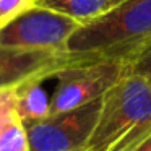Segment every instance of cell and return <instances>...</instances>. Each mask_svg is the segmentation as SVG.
<instances>
[{"label":"cell","mask_w":151,"mask_h":151,"mask_svg":"<svg viewBox=\"0 0 151 151\" xmlns=\"http://www.w3.org/2000/svg\"><path fill=\"white\" fill-rule=\"evenodd\" d=\"M17 88L0 89V115L17 112Z\"/></svg>","instance_id":"cell-12"},{"label":"cell","mask_w":151,"mask_h":151,"mask_svg":"<svg viewBox=\"0 0 151 151\" xmlns=\"http://www.w3.org/2000/svg\"><path fill=\"white\" fill-rule=\"evenodd\" d=\"M0 151H29L26 128L18 115L0 133Z\"/></svg>","instance_id":"cell-9"},{"label":"cell","mask_w":151,"mask_h":151,"mask_svg":"<svg viewBox=\"0 0 151 151\" xmlns=\"http://www.w3.org/2000/svg\"><path fill=\"white\" fill-rule=\"evenodd\" d=\"M124 151H151V133L148 137H145L141 141H138L137 145H133V146L127 148Z\"/></svg>","instance_id":"cell-13"},{"label":"cell","mask_w":151,"mask_h":151,"mask_svg":"<svg viewBox=\"0 0 151 151\" xmlns=\"http://www.w3.org/2000/svg\"><path fill=\"white\" fill-rule=\"evenodd\" d=\"M151 37V0H124L83 23L67 41V50L96 59H124Z\"/></svg>","instance_id":"cell-1"},{"label":"cell","mask_w":151,"mask_h":151,"mask_svg":"<svg viewBox=\"0 0 151 151\" xmlns=\"http://www.w3.org/2000/svg\"><path fill=\"white\" fill-rule=\"evenodd\" d=\"M17 115H18L17 112H12V114H2V115H0V133L4 132V128L7 127V125L10 124V122L13 120Z\"/></svg>","instance_id":"cell-14"},{"label":"cell","mask_w":151,"mask_h":151,"mask_svg":"<svg viewBox=\"0 0 151 151\" xmlns=\"http://www.w3.org/2000/svg\"><path fill=\"white\" fill-rule=\"evenodd\" d=\"M94 59L96 57L72 54L68 50L17 49L0 46V89L17 88L28 80L52 75L65 67Z\"/></svg>","instance_id":"cell-6"},{"label":"cell","mask_w":151,"mask_h":151,"mask_svg":"<svg viewBox=\"0 0 151 151\" xmlns=\"http://www.w3.org/2000/svg\"><path fill=\"white\" fill-rule=\"evenodd\" d=\"M122 60L125 62L127 67H132V65H137V63L151 60V37L146 39L145 42H141L140 46H137L135 49H132Z\"/></svg>","instance_id":"cell-11"},{"label":"cell","mask_w":151,"mask_h":151,"mask_svg":"<svg viewBox=\"0 0 151 151\" xmlns=\"http://www.w3.org/2000/svg\"><path fill=\"white\" fill-rule=\"evenodd\" d=\"M47 76L28 80L17 86V114L21 120H37L50 115V96L42 86Z\"/></svg>","instance_id":"cell-7"},{"label":"cell","mask_w":151,"mask_h":151,"mask_svg":"<svg viewBox=\"0 0 151 151\" xmlns=\"http://www.w3.org/2000/svg\"><path fill=\"white\" fill-rule=\"evenodd\" d=\"M124 75L125 62L112 57L76 63L52 73L57 88L50 96V114L70 111L102 98Z\"/></svg>","instance_id":"cell-3"},{"label":"cell","mask_w":151,"mask_h":151,"mask_svg":"<svg viewBox=\"0 0 151 151\" xmlns=\"http://www.w3.org/2000/svg\"><path fill=\"white\" fill-rule=\"evenodd\" d=\"M76 151H89V150H86V148H83V150H76Z\"/></svg>","instance_id":"cell-16"},{"label":"cell","mask_w":151,"mask_h":151,"mask_svg":"<svg viewBox=\"0 0 151 151\" xmlns=\"http://www.w3.org/2000/svg\"><path fill=\"white\" fill-rule=\"evenodd\" d=\"M34 5L55 10L78 20L80 23L96 18L111 8V0H36Z\"/></svg>","instance_id":"cell-8"},{"label":"cell","mask_w":151,"mask_h":151,"mask_svg":"<svg viewBox=\"0 0 151 151\" xmlns=\"http://www.w3.org/2000/svg\"><path fill=\"white\" fill-rule=\"evenodd\" d=\"M36 0H0V28L10 20L26 12L34 5Z\"/></svg>","instance_id":"cell-10"},{"label":"cell","mask_w":151,"mask_h":151,"mask_svg":"<svg viewBox=\"0 0 151 151\" xmlns=\"http://www.w3.org/2000/svg\"><path fill=\"white\" fill-rule=\"evenodd\" d=\"M148 81H150V85H151V80H148Z\"/></svg>","instance_id":"cell-17"},{"label":"cell","mask_w":151,"mask_h":151,"mask_svg":"<svg viewBox=\"0 0 151 151\" xmlns=\"http://www.w3.org/2000/svg\"><path fill=\"white\" fill-rule=\"evenodd\" d=\"M120 2H124V0H111V7H114V5L120 4Z\"/></svg>","instance_id":"cell-15"},{"label":"cell","mask_w":151,"mask_h":151,"mask_svg":"<svg viewBox=\"0 0 151 151\" xmlns=\"http://www.w3.org/2000/svg\"><path fill=\"white\" fill-rule=\"evenodd\" d=\"M151 125V85L145 76L125 73L102 96V107L86 150L109 151L132 130Z\"/></svg>","instance_id":"cell-2"},{"label":"cell","mask_w":151,"mask_h":151,"mask_svg":"<svg viewBox=\"0 0 151 151\" xmlns=\"http://www.w3.org/2000/svg\"><path fill=\"white\" fill-rule=\"evenodd\" d=\"M80 26L81 23L68 15L33 5L0 28V46L67 50V41Z\"/></svg>","instance_id":"cell-5"},{"label":"cell","mask_w":151,"mask_h":151,"mask_svg":"<svg viewBox=\"0 0 151 151\" xmlns=\"http://www.w3.org/2000/svg\"><path fill=\"white\" fill-rule=\"evenodd\" d=\"M101 107L102 98H99L44 119L23 120L29 151H76L86 148L98 124Z\"/></svg>","instance_id":"cell-4"}]
</instances>
